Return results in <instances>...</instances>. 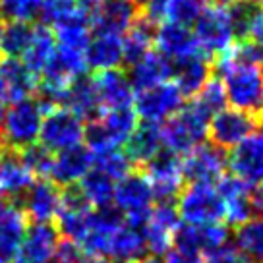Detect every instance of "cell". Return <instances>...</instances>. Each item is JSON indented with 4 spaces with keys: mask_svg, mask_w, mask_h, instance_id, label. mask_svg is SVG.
Returning <instances> with one entry per match:
<instances>
[{
    "mask_svg": "<svg viewBox=\"0 0 263 263\" xmlns=\"http://www.w3.org/2000/svg\"><path fill=\"white\" fill-rule=\"evenodd\" d=\"M4 101H0V122H2V118H4Z\"/></svg>",
    "mask_w": 263,
    "mask_h": 263,
    "instance_id": "50",
    "label": "cell"
},
{
    "mask_svg": "<svg viewBox=\"0 0 263 263\" xmlns=\"http://www.w3.org/2000/svg\"><path fill=\"white\" fill-rule=\"evenodd\" d=\"M227 164L236 178L248 182L250 186L263 180V126L230 149Z\"/></svg>",
    "mask_w": 263,
    "mask_h": 263,
    "instance_id": "13",
    "label": "cell"
},
{
    "mask_svg": "<svg viewBox=\"0 0 263 263\" xmlns=\"http://www.w3.org/2000/svg\"><path fill=\"white\" fill-rule=\"evenodd\" d=\"M78 186L89 201V205L95 209H103L115 203V180H110L107 174L99 173L95 168L85 174Z\"/></svg>",
    "mask_w": 263,
    "mask_h": 263,
    "instance_id": "33",
    "label": "cell"
},
{
    "mask_svg": "<svg viewBox=\"0 0 263 263\" xmlns=\"http://www.w3.org/2000/svg\"><path fill=\"white\" fill-rule=\"evenodd\" d=\"M217 190L224 203V221L227 227H238L242 222L252 219L254 209H252V186L248 182L232 176H222L217 182Z\"/></svg>",
    "mask_w": 263,
    "mask_h": 263,
    "instance_id": "17",
    "label": "cell"
},
{
    "mask_svg": "<svg viewBox=\"0 0 263 263\" xmlns=\"http://www.w3.org/2000/svg\"><path fill=\"white\" fill-rule=\"evenodd\" d=\"M24 164L31 171L33 176H39V178H47L50 174V166H52V159L54 155L43 147L41 143H33L29 147L17 151Z\"/></svg>",
    "mask_w": 263,
    "mask_h": 263,
    "instance_id": "41",
    "label": "cell"
},
{
    "mask_svg": "<svg viewBox=\"0 0 263 263\" xmlns=\"http://www.w3.org/2000/svg\"><path fill=\"white\" fill-rule=\"evenodd\" d=\"M166 263H203L199 255H192V254H184V252H178L171 248L166 252Z\"/></svg>",
    "mask_w": 263,
    "mask_h": 263,
    "instance_id": "45",
    "label": "cell"
},
{
    "mask_svg": "<svg viewBox=\"0 0 263 263\" xmlns=\"http://www.w3.org/2000/svg\"><path fill=\"white\" fill-rule=\"evenodd\" d=\"M97 97L101 103L103 112L108 110H120V108H130L134 103V89L128 80V74L120 68L112 70H101L93 76Z\"/></svg>",
    "mask_w": 263,
    "mask_h": 263,
    "instance_id": "18",
    "label": "cell"
},
{
    "mask_svg": "<svg viewBox=\"0 0 263 263\" xmlns=\"http://www.w3.org/2000/svg\"><path fill=\"white\" fill-rule=\"evenodd\" d=\"M134 112L141 122L161 124L184 107V95L174 82H164L155 87L138 91L134 97Z\"/></svg>",
    "mask_w": 263,
    "mask_h": 263,
    "instance_id": "9",
    "label": "cell"
},
{
    "mask_svg": "<svg viewBox=\"0 0 263 263\" xmlns=\"http://www.w3.org/2000/svg\"><path fill=\"white\" fill-rule=\"evenodd\" d=\"M153 188L157 201H176L184 190V174H182V159L168 149H161L151 161L140 168Z\"/></svg>",
    "mask_w": 263,
    "mask_h": 263,
    "instance_id": "8",
    "label": "cell"
},
{
    "mask_svg": "<svg viewBox=\"0 0 263 263\" xmlns=\"http://www.w3.org/2000/svg\"><path fill=\"white\" fill-rule=\"evenodd\" d=\"M229 242V227L217 222V224H180L173 238V248L184 254L205 255L217 250L219 246Z\"/></svg>",
    "mask_w": 263,
    "mask_h": 263,
    "instance_id": "12",
    "label": "cell"
},
{
    "mask_svg": "<svg viewBox=\"0 0 263 263\" xmlns=\"http://www.w3.org/2000/svg\"><path fill=\"white\" fill-rule=\"evenodd\" d=\"M203 263H254L246 254H242L236 244H222L217 250L205 254Z\"/></svg>",
    "mask_w": 263,
    "mask_h": 263,
    "instance_id": "44",
    "label": "cell"
},
{
    "mask_svg": "<svg viewBox=\"0 0 263 263\" xmlns=\"http://www.w3.org/2000/svg\"><path fill=\"white\" fill-rule=\"evenodd\" d=\"M60 234L54 222H33L25 230L12 263H47L54 255Z\"/></svg>",
    "mask_w": 263,
    "mask_h": 263,
    "instance_id": "15",
    "label": "cell"
},
{
    "mask_svg": "<svg viewBox=\"0 0 263 263\" xmlns=\"http://www.w3.org/2000/svg\"><path fill=\"white\" fill-rule=\"evenodd\" d=\"M261 124L255 120L254 116L246 115L236 108H222L221 112L211 116L207 136L211 140V145L219 147L221 151H230L254 134Z\"/></svg>",
    "mask_w": 263,
    "mask_h": 263,
    "instance_id": "10",
    "label": "cell"
},
{
    "mask_svg": "<svg viewBox=\"0 0 263 263\" xmlns=\"http://www.w3.org/2000/svg\"><path fill=\"white\" fill-rule=\"evenodd\" d=\"M227 168V157L224 151H221L215 145H197L182 159V174L188 184H211L215 186L217 182L224 176Z\"/></svg>",
    "mask_w": 263,
    "mask_h": 263,
    "instance_id": "11",
    "label": "cell"
},
{
    "mask_svg": "<svg viewBox=\"0 0 263 263\" xmlns=\"http://www.w3.org/2000/svg\"><path fill=\"white\" fill-rule=\"evenodd\" d=\"M163 149V138H161V124L141 122L136 126L132 136L126 141V155L132 164L143 166Z\"/></svg>",
    "mask_w": 263,
    "mask_h": 263,
    "instance_id": "29",
    "label": "cell"
},
{
    "mask_svg": "<svg viewBox=\"0 0 263 263\" xmlns=\"http://www.w3.org/2000/svg\"><path fill=\"white\" fill-rule=\"evenodd\" d=\"M41 8L43 0H0V20L31 24L41 16Z\"/></svg>",
    "mask_w": 263,
    "mask_h": 263,
    "instance_id": "39",
    "label": "cell"
},
{
    "mask_svg": "<svg viewBox=\"0 0 263 263\" xmlns=\"http://www.w3.org/2000/svg\"><path fill=\"white\" fill-rule=\"evenodd\" d=\"M157 27L159 25L151 24L141 14L134 20V24L128 27L126 35L122 37L124 64L134 66L138 60H141V58L145 57L149 50H153Z\"/></svg>",
    "mask_w": 263,
    "mask_h": 263,
    "instance_id": "30",
    "label": "cell"
},
{
    "mask_svg": "<svg viewBox=\"0 0 263 263\" xmlns=\"http://www.w3.org/2000/svg\"><path fill=\"white\" fill-rule=\"evenodd\" d=\"M27 221L17 203L0 197V263H12L27 230Z\"/></svg>",
    "mask_w": 263,
    "mask_h": 263,
    "instance_id": "20",
    "label": "cell"
},
{
    "mask_svg": "<svg viewBox=\"0 0 263 263\" xmlns=\"http://www.w3.org/2000/svg\"><path fill=\"white\" fill-rule=\"evenodd\" d=\"M62 203V188L49 178H39L33 182L29 190L20 199V207L24 209L27 219L33 222H54Z\"/></svg>",
    "mask_w": 263,
    "mask_h": 263,
    "instance_id": "14",
    "label": "cell"
},
{
    "mask_svg": "<svg viewBox=\"0 0 263 263\" xmlns=\"http://www.w3.org/2000/svg\"><path fill=\"white\" fill-rule=\"evenodd\" d=\"M83 120L66 107H54L43 116L39 141L47 151L62 153L80 145L83 140Z\"/></svg>",
    "mask_w": 263,
    "mask_h": 263,
    "instance_id": "7",
    "label": "cell"
},
{
    "mask_svg": "<svg viewBox=\"0 0 263 263\" xmlns=\"http://www.w3.org/2000/svg\"><path fill=\"white\" fill-rule=\"evenodd\" d=\"M80 10V0H43L41 8V24L57 25L66 17L74 16Z\"/></svg>",
    "mask_w": 263,
    "mask_h": 263,
    "instance_id": "43",
    "label": "cell"
},
{
    "mask_svg": "<svg viewBox=\"0 0 263 263\" xmlns=\"http://www.w3.org/2000/svg\"><path fill=\"white\" fill-rule=\"evenodd\" d=\"M174 62L161 54L159 50H149L145 57L130 66L128 80L134 91H143L168 82L173 78Z\"/></svg>",
    "mask_w": 263,
    "mask_h": 263,
    "instance_id": "24",
    "label": "cell"
},
{
    "mask_svg": "<svg viewBox=\"0 0 263 263\" xmlns=\"http://www.w3.org/2000/svg\"><path fill=\"white\" fill-rule=\"evenodd\" d=\"M227 10H229L234 39L236 41H248L252 27H254L255 20L263 10V6L257 4L255 0H236L230 6H227Z\"/></svg>",
    "mask_w": 263,
    "mask_h": 263,
    "instance_id": "36",
    "label": "cell"
},
{
    "mask_svg": "<svg viewBox=\"0 0 263 263\" xmlns=\"http://www.w3.org/2000/svg\"><path fill=\"white\" fill-rule=\"evenodd\" d=\"M147 254L149 252L147 244H145L143 229L128 224L124 221L122 227L116 229L115 234L110 236L107 259L112 263H136Z\"/></svg>",
    "mask_w": 263,
    "mask_h": 263,
    "instance_id": "25",
    "label": "cell"
},
{
    "mask_svg": "<svg viewBox=\"0 0 263 263\" xmlns=\"http://www.w3.org/2000/svg\"><path fill=\"white\" fill-rule=\"evenodd\" d=\"M128 155L124 151H107L101 155H93V168L99 173L107 174L110 180H122L126 174H130L134 168Z\"/></svg>",
    "mask_w": 263,
    "mask_h": 263,
    "instance_id": "40",
    "label": "cell"
},
{
    "mask_svg": "<svg viewBox=\"0 0 263 263\" xmlns=\"http://www.w3.org/2000/svg\"><path fill=\"white\" fill-rule=\"evenodd\" d=\"M201 2H207V0H201Z\"/></svg>",
    "mask_w": 263,
    "mask_h": 263,
    "instance_id": "52",
    "label": "cell"
},
{
    "mask_svg": "<svg viewBox=\"0 0 263 263\" xmlns=\"http://www.w3.org/2000/svg\"><path fill=\"white\" fill-rule=\"evenodd\" d=\"M31 171L22 161L17 151L0 147V197L20 205V199L33 184Z\"/></svg>",
    "mask_w": 263,
    "mask_h": 263,
    "instance_id": "19",
    "label": "cell"
},
{
    "mask_svg": "<svg viewBox=\"0 0 263 263\" xmlns=\"http://www.w3.org/2000/svg\"><path fill=\"white\" fill-rule=\"evenodd\" d=\"M37 89V76L29 72L17 58L0 57V101L20 103L29 99Z\"/></svg>",
    "mask_w": 263,
    "mask_h": 263,
    "instance_id": "16",
    "label": "cell"
},
{
    "mask_svg": "<svg viewBox=\"0 0 263 263\" xmlns=\"http://www.w3.org/2000/svg\"><path fill=\"white\" fill-rule=\"evenodd\" d=\"M261 64H263V60H261ZM261 70H263V68H261Z\"/></svg>",
    "mask_w": 263,
    "mask_h": 263,
    "instance_id": "53",
    "label": "cell"
},
{
    "mask_svg": "<svg viewBox=\"0 0 263 263\" xmlns=\"http://www.w3.org/2000/svg\"><path fill=\"white\" fill-rule=\"evenodd\" d=\"M35 27L24 22H4L2 37H0V54L10 58L24 57L29 43L33 39Z\"/></svg>",
    "mask_w": 263,
    "mask_h": 263,
    "instance_id": "34",
    "label": "cell"
},
{
    "mask_svg": "<svg viewBox=\"0 0 263 263\" xmlns=\"http://www.w3.org/2000/svg\"><path fill=\"white\" fill-rule=\"evenodd\" d=\"M62 107L72 110L78 118L87 120V122H91V120H95V118L103 115L93 76L83 74L80 78H76L74 82L68 85V89L64 93V101H62Z\"/></svg>",
    "mask_w": 263,
    "mask_h": 263,
    "instance_id": "27",
    "label": "cell"
},
{
    "mask_svg": "<svg viewBox=\"0 0 263 263\" xmlns=\"http://www.w3.org/2000/svg\"><path fill=\"white\" fill-rule=\"evenodd\" d=\"M211 76H213V60L203 52L174 62L173 78L184 99L196 97Z\"/></svg>",
    "mask_w": 263,
    "mask_h": 263,
    "instance_id": "26",
    "label": "cell"
},
{
    "mask_svg": "<svg viewBox=\"0 0 263 263\" xmlns=\"http://www.w3.org/2000/svg\"><path fill=\"white\" fill-rule=\"evenodd\" d=\"M176 209L186 224H217L224 221V203L217 186L188 184L178 196Z\"/></svg>",
    "mask_w": 263,
    "mask_h": 263,
    "instance_id": "6",
    "label": "cell"
},
{
    "mask_svg": "<svg viewBox=\"0 0 263 263\" xmlns=\"http://www.w3.org/2000/svg\"><path fill=\"white\" fill-rule=\"evenodd\" d=\"M155 45L157 50L173 62H178V60H184V58H190L201 52L194 31L186 25L173 24V22H166V24H161L157 27Z\"/></svg>",
    "mask_w": 263,
    "mask_h": 263,
    "instance_id": "22",
    "label": "cell"
},
{
    "mask_svg": "<svg viewBox=\"0 0 263 263\" xmlns=\"http://www.w3.org/2000/svg\"><path fill=\"white\" fill-rule=\"evenodd\" d=\"M252 209L263 221V184H257V188L252 192Z\"/></svg>",
    "mask_w": 263,
    "mask_h": 263,
    "instance_id": "46",
    "label": "cell"
},
{
    "mask_svg": "<svg viewBox=\"0 0 263 263\" xmlns=\"http://www.w3.org/2000/svg\"><path fill=\"white\" fill-rule=\"evenodd\" d=\"M99 120L103 122L110 140L115 141V145H122L128 141L132 132L138 126V116L132 108H120V110H108L99 116Z\"/></svg>",
    "mask_w": 263,
    "mask_h": 263,
    "instance_id": "37",
    "label": "cell"
},
{
    "mask_svg": "<svg viewBox=\"0 0 263 263\" xmlns=\"http://www.w3.org/2000/svg\"><path fill=\"white\" fill-rule=\"evenodd\" d=\"M261 126H263V124H261Z\"/></svg>",
    "mask_w": 263,
    "mask_h": 263,
    "instance_id": "54",
    "label": "cell"
},
{
    "mask_svg": "<svg viewBox=\"0 0 263 263\" xmlns=\"http://www.w3.org/2000/svg\"><path fill=\"white\" fill-rule=\"evenodd\" d=\"M209 116L190 103L188 107H182L171 118H166L161 126V138L163 147L173 151L176 155H186L194 147L201 145L207 138L209 128Z\"/></svg>",
    "mask_w": 263,
    "mask_h": 263,
    "instance_id": "3",
    "label": "cell"
},
{
    "mask_svg": "<svg viewBox=\"0 0 263 263\" xmlns=\"http://www.w3.org/2000/svg\"><path fill=\"white\" fill-rule=\"evenodd\" d=\"M250 41H254V43H257L259 47H263V10L259 12V16H257L254 27H252V33H250Z\"/></svg>",
    "mask_w": 263,
    "mask_h": 263,
    "instance_id": "47",
    "label": "cell"
},
{
    "mask_svg": "<svg viewBox=\"0 0 263 263\" xmlns=\"http://www.w3.org/2000/svg\"><path fill=\"white\" fill-rule=\"evenodd\" d=\"M194 35L205 57L219 58L221 54H224L236 43L227 6L217 2L203 6L201 14L194 24Z\"/></svg>",
    "mask_w": 263,
    "mask_h": 263,
    "instance_id": "5",
    "label": "cell"
},
{
    "mask_svg": "<svg viewBox=\"0 0 263 263\" xmlns=\"http://www.w3.org/2000/svg\"><path fill=\"white\" fill-rule=\"evenodd\" d=\"M153 203V188L140 168L126 174L115 186V205L128 224L145 229Z\"/></svg>",
    "mask_w": 263,
    "mask_h": 263,
    "instance_id": "4",
    "label": "cell"
},
{
    "mask_svg": "<svg viewBox=\"0 0 263 263\" xmlns=\"http://www.w3.org/2000/svg\"><path fill=\"white\" fill-rule=\"evenodd\" d=\"M2 25H4V22L0 20V37H2Z\"/></svg>",
    "mask_w": 263,
    "mask_h": 263,
    "instance_id": "51",
    "label": "cell"
},
{
    "mask_svg": "<svg viewBox=\"0 0 263 263\" xmlns=\"http://www.w3.org/2000/svg\"><path fill=\"white\" fill-rule=\"evenodd\" d=\"M213 70L219 74L227 103L232 108L254 116L263 124V70L257 64H236L224 58L213 60Z\"/></svg>",
    "mask_w": 263,
    "mask_h": 263,
    "instance_id": "1",
    "label": "cell"
},
{
    "mask_svg": "<svg viewBox=\"0 0 263 263\" xmlns=\"http://www.w3.org/2000/svg\"><path fill=\"white\" fill-rule=\"evenodd\" d=\"M76 263H110V261L105 259V257H99V255H85L83 254Z\"/></svg>",
    "mask_w": 263,
    "mask_h": 263,
    "instance_id": "48",
    "label": "cell"
},
{
    "mask_svg": "<svg viewBox=\"0 0 263 263\" xmlns=\"http://www.w3.org/2000/svg\"><path fill=\"white\" fill-rule=\"evenodd\" d=\"M136 263H166V261L159 259L157 255H145V257H141L140 261H136Z\"/></svg>",
    "mask_w": 263,
    "mask_h": 263,
    "instance_id": "49",
    "label": "cell"
},
{
    "mask_svg": "<svg viewBox=\"0 0 263 263\" xmlns=\"http://www.w3.org/2000/svg\"><path fill=\"white\" fill-rule=\"evenodd\" d=\"M87 68L93 70H112L124 64L122 35L115 33H93L91 41L85 49Z\"/></svg>",
    "mask_w": 263,
    "mask_h": 263,
    "instance_id": "28",
    "label": "cell"
},
{
    "mask_svg": "<svg viewBox=\"0 0 263 263\" xmlns=\"http://www.w3.org/2000/svg\"><path fill=\"white\" fill-rule=\"evenodd\" d=\"M234 244L254 263H263V221L250 219L234 229Z\"/></svg>",
    "mask_w": 263,
    "mask_h": 263,
    "instance_id": "35",
    "label": "cell"
},
{
    "mask_svg": "<svg viewBox=\"0 0 263 263\" xmlns=\"http://www.w3.org/2000/svg\"><path fill=\"white\" fill-rule=\"evenodd\" d=\"M57 50V39H54V33L50 29L49 25H35V31H33V39L29 43L27 50L24 52V62L25 68L33 72V74L41 76V72L47 68L49 60L52 58Z\"/></svg>",
    "mask_w": 263,
    "mask_h": 263,
    "instance_id": "31",
    "label": "cell"
},
{
    "mask_svg": "<svg viewBox=\"0 0 263 263\" xmlns=\"http://www.w3.org/2000/svg\"><path fill=\"white\" fill-rule=\"evenodd\" d=\"M52 27H54V29H52L54 39L60 43L58 47L78 50V52H83V54H85V49H87V45H89V41H91V24L82 12L66 17V20L58 22V24L52 25Z\"/></svg>",
    "mask_w": 263,
    "mask_h": 263,
    "instance_id": "32",
    "label": "cell"
},
{
    "mask_svg": "<svg viewBox=\"0 0 263 263\" xmlns=\"http://www.w3.org/2000/svg\"><path fill=\"white\" fill-rule=\"evenodd\" d=\"M91 168H93V155L89 153V149L76 145L62 153H57V157L52 159L49 180L54 182L58 188H68L80 184V180Z\"/></svg>",
    "mask_w": 263,
    "mask_h": 263,
    "instance_id": "21",
    "label": "cell"
},
{
    "mask_svg": "<svg viewBox=\"0 0 263 263\" xmlns=\"http://www.w3.org/2000/svg\"><path fill=\"white\" fill-rule=\"evenodd\" d=\"M140 16V8L134 0H101L97 14L91 20L93 33L122 35Z\"/></svg>",
    "mask_w": 263,
    "mask_h": 263,
    "instance_id": "23",
    "label": "cell"
},
{
    "mask_svg": "<svg viewBox=\"0 0 263 263\" xmlns=\"http://www.w3.org/2000/svg\"><path fill=\"white\" fill-rule=\"evenodd\" d=\"M199 110H203L209 118L221 112L224 105H227V93H224V85H222L219 76H211L207 83L199 89L194 101H192Z\"/></svg>",
    "mask_w": 263,
    "mask_h": 263,
    "instance_id": "38",
    "label": "cell"
},
{
    "mask_svg": "<svg viewBox=\"0 0 263 263\" xmlns=\"http://www.w3.org/2000/svg\"><path fill=\"white\" fill-rule=\"evenodd\" d=\"M45 110L35 97L14 103L0 122V147L22 151L39 140Z\"/></svg>",
    "mask_w": 263,
    "mask_h": 263,
    "instance_id": "2",
    "label": "cell"
},
{
    "mask_svg": "<svg viewBox=\"0 0 263 263\" xmlns=\"http://www.w3.org/2000/svg\"><path fill=\"white\" fill-rule=\"evenodd\" d=\"M203 10V2L201 0H168L166 2V16L168 22L180 25H190L196 24V20L199 17Z\"/></svg>",
    "mask_w": 263,
    "mask_h": 263,
    "instance_id": "42",
    "label": "cell"
}]
</instances>
